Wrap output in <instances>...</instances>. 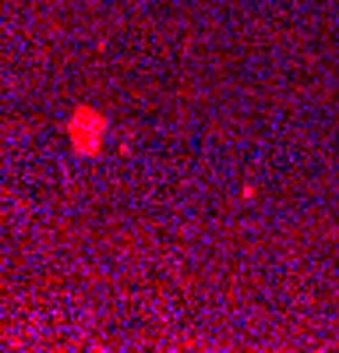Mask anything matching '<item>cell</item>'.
Masks as SVG:
<instances>
[{"label":"cell","instance_id":"6da1fadb","mask_svg":"<svg viewBox=\"0 0 339 353\" xmlns=\"http://www.w3.org/2000/svg\"><path fill=\"white\" fill-rule=\"evenodd\" d=\"M103 131H106V121H103L99 113H92V110H78L74 113V121H71V141H74L78 152H89L92 156L99 149Z\"/></svg>","mask_w":339,"mask_h":353}]
</instances>
